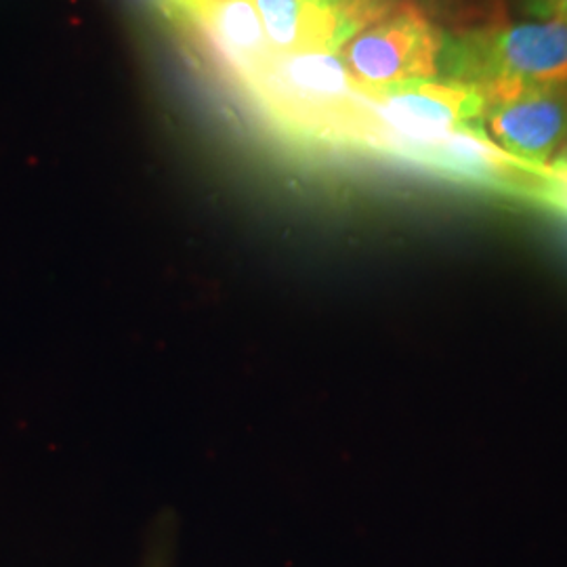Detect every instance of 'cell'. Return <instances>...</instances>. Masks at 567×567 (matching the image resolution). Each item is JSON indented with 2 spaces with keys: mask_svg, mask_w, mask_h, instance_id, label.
<instances>
[{
  "mask_svg": "<svg viewBox=\"0 0 567 567\" xmlns=\"http://www.w3.org/2000/svg\"><path fill=\"white\" fill-rule=\"evenodd\" d=\"M246 91L265 118L295 142L370 152L372 107L341 55H278Z\"/></svg>",
  "mask_w": 567,
  "mask_h": 567,
  "instance_id": "1",
  "label": "cell"
},
{
  "mask_svg": "<svg viewBox=\"0 0 567 567\" xmlns=\"http://www.w3.org/2000/svg\"><path fill=\"white\" fill-rule=\"evenodd\" d=\"M276 55H339L404 0H252Z\"/></svg>",
  "mask_w": 567,
  "mask_h": 567,
  "instance_id": "5",
  "label": "cell"
},
{
  "mask_svg": "<svg viewBox=\"0 0 567 567\" xmlns=\"http://www.w3.org/2000/svg\"><path fill=\"white\" fill-rule=\"evenodd\" d=\"M529 4L543 20L567 23V0H529Z\"/></svg>",
  "mask_w": 567,
  "mask_h": 567,
  "instance_id": "9",
  "label": "cell"
},
{
  "mask_svg": "<svg viewBox=\"0 0 567 567\" xmlns=\"http://www.w3.org/2000/svg\"><path fill=\"white\" fill-rule=\"evenodd\" d=\"M208 2L210 0H147L164 20L189 30H198Z\"/></svg>",
  "mask_w": 567,
  "mask_h": 567,
  "instance_id": "8",
  "label": "cell"
},
{
  "mask_svg": "<svg viewBox=\"0 0 567 567\" xmlns=\"http://www.w3.org/2000/svg\"><path fill=\"white\" fill-rule=\"evenodd\" d=\"M196 32L215 49L244 89L259 81L278 58L252 0H210Z\"/></svg>",
  "mask_w": 567,
  "mask_h": 567,
  "instance_id": "7",
  "label": "cell"
},
{
  "mask_svg": "<svg viewBox=\"0 0 567 567\" xmlns=\"http://www.w3.org/2000/svg\"><path fill=\"white\" fill-rule=\"evenodd\" d=\"M511 158L543 173L567 147V89H529L489 100L477 121Z\"/></svg>",
  "mask_w": 567,
  "mask_h": 567,
  "instance_id": "6",
  "label": "cell"
},
{
  "mask_svg": "<svg viewBox=\"0 0 567 567\" xmlns=\"http://www.w3.org/2000/svg\"><path fill=\"white\" fill-rule=\"evenodd\" d=\"M444 32L404 2L372 23L339 53L349 74L368 89L440 79Z\"/></svg>",
  "mask_w": 567,
  "mask_h": 567,
  "instance_id": "4",
  "label": "cell"
},
{
  "mask_svg": "<svg viewBox=\"0 0 567 567\" xmlns=\"http://www.w3.org/2000/svg\"><path fill=\"white\" fill-rule=\"evenodd\" d=\"M440 79L501 100L529 89H567V23H496L444 32Z\"/></svg>",
  "mask_w": 567,
  "mask_h": 567,
  "instance_id": "2",
  "label": "cell"
},
{
  "mask_svg": "<svg viewBox=\"0 0 567 567\" xmlns=\"http://www.w3.org/2000/svg\"><path fill=\"white\" fill-rule=\"evenodd\" d=\"M362 89L374 116L370 152L416 166L452 133L477 124L486 105L477 89L442 79Z\"/></svg>",
  "mask_w": 567,
  "mask_h": 567,
  "instance_id": "3",
  "label": "cell"
}]
</instances>
